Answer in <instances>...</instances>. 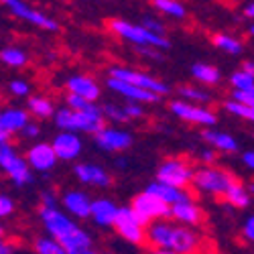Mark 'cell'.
Segmentation results:
<instances>
[{"label":"cell","instance_id":"74e56055","mask_svg":"<svg viewBox=\"0 0 254 254\" xmlns=\"http://www.w3.org/2000/svg\"><path fill=\"white\" fill-rule=\"evenodd\" d=\"M230 98H234V100H238L242 104H248L254 108V88L252 90H232Z\"/></svg>","mask_w":254,"mask_h":254},{"label":"cell","instance_id":"44dd1931","mask_svg":"<svg viewBox=\"0 0 254 254\" xmlns=\"http://www.w3.org/2000/svg\"><path fill=\"white\" fill-rule=\"evenodd\" d=\"M146 191H151L153 195L161 197L163 201L171 203V205L177 203V201H183V199H187V197H191V193H189L187 189L175 187V185H171V183H165V181H159V179H155V181H151L149 185H146Z\"/></svg>","mask_w":254,"mask_h":254},{"label":"cell","instance_id":"bcb514c9","mask_svg":"<svg viewBox=\"0 0 254 254\" xmlns=\"http://www.w3.org/2000/svg\"><path fill=\"white\" fill-rule=\"evenodd\" d=\"M244 18H248V20H254V0H252V2H248V4L244 6Z\"/></svg>","mask_w":254,"mask_h":254},{"label":"cell","instance_id":"8fae6325","mask_svg":"<svg viewBox=\"0 0 254 254\" xmlns=\"http://www.w3.org/2000/svg\"><path fill=\"white\" fill-rule=\"evenodd\" d=\"M0 4H4L12 16L25 20V23H31V25H35L39 29H45V31H51V33L59 31V25L55 23L53 18H49L47 14L31 8L25 0H0Z\"/></svg>","mask_w":254,"mask_h":254},{"label":"cell","instance_id":"7bdbcfd3","mask_svg":"<svg viewBox=\"0 0 254 254\" xmlns=\"http://www.w3.org/2000/svg\"><path fill=\"white\" fill-rule=\"evenodd\" d=\"M242 163H244L246 169L254 171V151H244L242 153Z\"/></svg>","mask_w":254,"mask_h":254},{"label":"cell","instance_id":"5bb4252c","mask_svg":"<svg viewBox=\"0 0 254 254\" xmlns=\"http://www.w3.org/2000/svg\"><path fill=\"white\" fill-rule=\"evenodd\" d=\"M108 88L112 90V92H116V94H120V96H124L128 102H146V104H155V102H159L163 96H159V94H155V92H151V90H144V88H138V86H134V83H130V81H124V79H118V77H108Z\"/></svg>","mask_w":254,"mask_h":254},{"label":"cell","instance_id":"c3c4849f","mask_svg":"<svg viewBox=\"0 0 254 254\" xmlns=\"http://www.w3.org/2000/svg\"><path fill=\"white\" fill-rule=\"evenodd\" d=\"M242 69L248 71L250 75H254V59H246V61L242 63Z\"/></svg>","mask_w":254,"mask_h":254},{"label":"cell","instance_id":"d6986e66","mask_svg":"<svg viewBox=\"0 0 254 254\" xmlns=\"http://www.w3.org/2000/svg\"><path fill=\"white\" fill-rule=\"evenodd\" d=\"M61 205L65 207L67 214L75 216V218H90L92 214V199L88 197V193L77 191V189H71L65 195L61 197Z\"/></svg>","mask_w":254,"mask_h":254},{"label":"cell","instance_id":"484cf974","mask_svg":"<svg viewBox=\"0 0 254 254\" xmlns=\"http://www.w3.org/2000/svg\"><path fill=\"white\" fill-rule=\"evenodd\" d=\"M191 75H193L195 81L203 83V86H220L222 83V71L216 65L205 63V61L193 63L191 65Z\"/></svg>","mask_w":254,"mask_h":254},{"label":"cell","instance_id":"8992f818","mask_svg":"<svg viewBox=\"0 0 254 254\" xmlns=\"http://www.w3.org/2000/svg\"><path fill=\"white\" fill-rule=\"evenodd\" d=\"M169 110H171L179 120L189 122V124H195L201 126V128H207V126H216L218 122V114L207 108L205 104H197V102H189V100H173L169 104Z\"/></svg>","mask_w":254,"mask_h":254},{"label":"cell","instance_id":"ffe728a7","mask_svg":"<svg viewBox=\"0 0 254 254\" xmlns=\"http://www.w3.org/2000/svg\"><path fill=\"white\" fill-rule=\"evenodd\" d=\"M201 138L205 140V144L214 146L218 153H236L240 149V142L236 140V136H232L230 132L224 130H214V126H207L201 132Z\"/></svg>","mask_w":254,"mask_h":254},{"label":"cell","instance_id":"603a6c76","mask_svg":"<svg viewBox=\"0 0 254 254\" xmlns=\"http://www.w3.org/2000/svg\"><path fill=\"white\" fill-rule=\"evenodd\" d=\"M65 86L71 94H77L81 98H88V100H96L100 98V86H98V81L90 75H71L67 81H65Z\"/></svg>","mask_w":254,"mask_h":254},{"label":"cell","instance_id":"f1b7e54d","mask_svg":"<svg viewBox=\"0 0 254 254\" xmlns=\"http://www.w3.org/2000/svg\"><path fill=\"white\" fill-rule=\"evenodd\" d=\"M153 6L159 12L171 16V18H177V20L187 16V8L183 6L181 0H153Z\"/></svg>","mask_w":254,"mask_h":254},{"label":"cell","instance_id":"ba28073f","mask_svg":"<svg viewBox=\"0 0 254 254\" xmlns=\"http://www.w3.org/2000/svg\"><path fill=\"white\" fill-rule=\"evenodd\" d=\"M0 169L10 177L14 185H27L33 181L29 161L20 157L10 142H0Z\"/></svg>","mask_w":254,"mask_h":254},{"label":"cell","instance_id":"d590c367","mask_svg":"<svg viewBox=\"0 0 254 254\" xmlns=\"http://www.w3.org/2000/svg\"><path fill=\"white\" fill-rule=\"evenodd\" d=\"M240 234H242V240H244L246 244L254 246V216H248V218L244 220Z\"/></svg>","mask_w":254,"mask_h":254},{"label":"cell","instance_id":"7a4b0ae2","mask_svg":"<svg viewBox=\"0 0 254 254\" xmlns=\"http://www.w3.org/2000/svg\"><path fill=\"white\" fill-rule=\"evenodd\" d=\"M41 222L49 236H53L67 254H92L94 240L83 228H79L65 211L57 205H41Z\"/></svg>","mask_w":254,"mask_h":254},{"label":"cell","instance_id":"f5cc1de1","mask_svg":"<svg viewBox=\"0 0 254 254\" xmlns=\"http://www.w3.org/2000/svg\"><path fill=\"white\" fill-rule=\"evenodd\" d=\"M2 236H4V228H2V226H0V238H2Z\"/></svg>","mask_w":254,"mask_h":254},{"label":"cell","instance_id":"ee69618b","mask_svg":"<svg viewBox=\"0 0 254 254\" xmlns=\"http://www.w3.org/2000/svg\"><path fill=\"white\" fill-rule=\"evenodd\" d=\"M23 132H25V136H29V138H35V136L39 134V126H37L35 122H29V124L25 126V130H23Z\"/></svg>","mask_w":254,"mask_h":254},{"label":"cell","instance_id":"e575fe53","mask_svg":"<svg viewBox=\"0 0 254 254\" xmlns=\"http://www.w3.org/2000/svg\"><path fill=\"white\" fill-rule=\"evenodd\" d=\"M102 110H104V116L108 118V120H112V122H118V124H120V122L130 120L128 114H126V110H124V108H118L116 104H104Z\"/></svg>","mask_w":254,"mask_h":254},{"label":"cell","instance_id":"816d5d0a","mask_svg":"<svg viewBox=\"0 0 254 254\" xmlns=\"http://www.w3.org/2000/svg\"><path fill=\"white\" fill-rule=\"evenodd\" d=\"M248 191L254 195V181H252V183H248Z\"/></svg>","mask_w":254,"mask_h":254},{"label":"cell","instance_id":"ac0fdd59","mask_svg":"<svg viewBox=\"0 0 254 254\" xmlns=\"http://www.w3.org/2000/svg\"><path fill=\"white\" fill-rule=\"evenodd\" d=\"M73 173H75L77 181H81L83 185L110 187V183H112L108 171H106V169H102L100 165H94V163H79V165H75Z\"/></svg>","mask_w":254,"mask_h":254},{"label":"cell","instance_id":"7dc6e473","mask_svg":"<svg viewBox=\"0 0 254 254\" xmlns=\"http://www.w3.org/2000/svg\"><path fill=\"white\" fill-rule=\"evenodd\" d=\"M10 136H12V132H10L8 128H4L2 124H0V142H8Z\"/></svg>","mask_w":254,"mask_h":254},{"label":"cell","instance_id":"d6a6232c","mask_svg":"<svg viewBox=\"0 0 254 254\" xmlns=\"http://www.w3.org/2000/svg\"><path fill=\"white\" fill-rule=\"evenodd\" d=\"M230 86L232 90H252L254 88V75L244 71L242 67L230 75Z\"/></svg>","mask_w":254,"mask_h":254},{"label":"cell","instance_id":"277c9868","mask_svg":"<svg viewBox=\"0 0 254 254\" xmlns=\"http://www.w3.org/2000/svg\"><path fill=\"white\" fill-rule=\"evenodd\" d=\"M238 177L228 171L224 167L218 165H201L195 169V175H193V187L197 189L199 193L203 195H211V197H224V193L232 187Z\"/></svg>","mask_w":254,"mask_h":254},{"label":"cell","instance_id":"7402d4cb","mask_svg":"<svg viewBox=\"0 0 254 254\" xmlns=\"http://www.w3.org/2000/svg\"><path fill=\"white\" fill-rule=\"evenodd\" d=\"M118 209L120 207L114 201L102 197V199L92 201V214H90V218L94 220V224H98L102 228H112L114 222H116V216H118Z\"/></svg>","mask_w":254,"mask_h":254},{"label":"cell","instance_id":"30bf717a","mask_svg":"<svg viewBox=\"0 0 254 254\" xmlns=\"http://www.w3.org/2000/svg\"><path fill=\"white\" fill-rule=\"evenodd\" d=\"M114 228L118 234L132 246H142L146 242V226L138 220V216L134 214V209L130 205L118 209Z\"/></svg>","mask_w":254,"mask_h":254},{"label":"cell","instance_id":"ab89813d","mask_svg":"<svg viewBox=\"0 0 254 254\" xmlns=\"http://www.w3.org/2000/svg\"><path fill=\"white\" fill-rule=\"evenodd\" d=\"M142 25L149 29V31H153V33H157V35H165V25H163V20H159V18H155V16H144V20H142Z\"/></svg>","mask_w":254,"mask_h":254},{"label":"cell","instance_id":"4316f807","mask_svg":"<svg viewBox=\"0 0 254 254\" xmlns=\"http://www.w3.org/2000/svg\"><path fill=\"white\" fill-rule=\"evenodd\" d=\"M211 43H214L216 49H220L228 55H240L244 51V41L230 35V33H216L211 37Z\"/></svg>","mask_w":254,"mask_h":254},{"label":"cell","instance_id":"83f0119b","mask_svg":"<svg viewBox=\"0 0 254 254\" xmlns=\"http://www.w3.org/2000/svg\"><path fill=\"white\" fill-rule=\"evenodd\" d=\"M27 110H29L33 116L43 118V120L55 116V106H53V102L47 100L45 96H33V98H29Z\"/></svg>","mask_w":254,"mask_h":254},{"label":"cell","instance_id":"f35d334b","mask_svg":"<svg viewBox=\"0 0 254 254\" xmlns=\"http://www.w3.org/2000/svg\"><path fill=\"white\" fill-rule=\"evenodd\" d=\"M197 159H199V163L201 165H211V163H216L218 161V151L214 149V146H205V149H201L199 153H197Z\"/></svg>","mask_w":254,"mask_h":254},{"label":"cell","instance_id":"7c38bea8","mask_svg":"<svg viewBox=\"0 0 254 254\" xmlns=\"http://www.w3.org/2000/svg\"><path fill=\"white\" fill-rule=\"evenodd\" d=\"M110 75L112 77H118V79H124V81H130V83H134V86H138V88L151 90V92H155L159 96H167L169 94V86H167V83L163 79L151 75V73H144V71H136V69H130V67L116 65V67L110 69Z\"/></svg>","mask_w":254,"mask_h":254},{"label":"cell","instance_id":"b9f144b4","mask_svg":"<svg viewBox=\"0 0 254 254\" xmlns=\"http://www.w3.org/2000/svg\"><path fill=\"white\" fill-rule=\"evenodd\" d=\"M142 102H128L124 106L126 114H128V118H142L144 116V110H142Z\"/></svg>","mask_w":254,"mask_h":254},{"label":"cell","instance_id":"e0dca14e","mask_svg":"<svg viewBox=\"0 0 254 254\" xmlns=\"http://www.w3.org/2000/svg\"><path fill=\"white\" fill-rule=\"evenodd\" d=\"M171 218L179 224L199 228L203 224V209L199 207V203L193 197H187V199L171 205Z\"/></svg>","mask_w":254,"mask_h":254},{"label":"cell","instance_id":"f6af8a7d","mask_svg":"<svg viewBox=\"0 0 254 254\" xmlns=\"http://www.w3.org/2000/svg\"><path fill=\"white\" fill-rule=\"evenodd\" d=\"M41 205H57V199L53 197V193H49V191H45V193H41Z\"/></svg>","mask_w":254,"mask_h":254},{"label":"cell","instance_id":"5b68a950","mask_svg":"<svg viewBox=\"0 0 254 254\" xmlns=\"http://www.w3.org/2000/svg\"><path fill=\"white\" fill-rule=\"evenodd\" d=\"M110 31L128 41L132 45H144V47H157V49H169L171 43L167 41L165 35H157L153 31H149L144 25H134V23H128V20H122V18H114L110 20Z\"/></svg>","mask_w":254,"mask_h":254},{"label":"cell","instance_id":"9a60e30c","mask_svg":"<svg viewBox=\"0 0 254 254\" xmlns=\"http://www.w3.org/2000/svg\"><path fill=\"white\" fill-rule=\"evenodd\" d=\"M27 161L31 165L33 171H39V173H47L57 165V153L53 149V144L49 142H37L33 144L29 153H27Z\"/></svg>","mask_w":254,"mask_h":254},{"label":"cell","instance_id":"836d02e7","mask_svg":"<svg viewBox=\"0 0 254 254\" xmlns=\"http://www.w3.org/2000/svg\"><path fill=\"white\" fill-rule=\"evenodd\" d=\"M67 106L73 110H100V106L96 100H88V98H81L77 94H71L67 96Z\"/></svg>","mask_w":254,"mask_h":254},{"label":"cell","instance_id":"3957f363","mask_svg":"<svg viewBox=\"0 0 254 254\" xmlns=\"http://www.w3.org/2000/svg\"><path fill=\"white\" fill-rule=\"evenodd\" d=\"M104 110H73V108H61L55 112L53 120L59 130H73V132H88L96 134L104 128Z\"/></svg>","mask_w":254,"mask_h":254},{"label":"cell","instance_id":"d4e9b609","mask_svg":"<svg viewBox=\"0 0 254 254\" xmlns=\"http://www.w3.org/2000/svg\"><path fill=\"white\" fill-rule=\"evenodd\" d=\"M29 114L31 112L23 108H6L0 112V124L10 132H23L25 126L29 124Z\"/></svg>","mask_w":254,"mask_h":254},{"label":"cell","instance_id":"4dcf8cb0","mask_svg":"<svg viewBox=\"0 0 254 254\" xmlns=\"http://www.w3.org/2000/svg\"><path fill=\"white\" fill-rule=\"evenodd\" d=\"M179 98L189 100V102H197V104H209L214 100L207 90L197 88V86H179Z\"/></svg>","mask_w":254,"mask_h":254},{"label":"cell","instance_id":"8d00e7d4","mask_svg":"<svg viewBox=\"0 0 254 254\" xmlns=\"http://www.w3.org/2000/svg\"><path fill=\"white\" fill-rule=\"evenodd\" d=\"M10 92L16 98H27L31 94V86H29V81H25V79H14V81H10Z\"/></svg>","mask_w":254,"mask_h":254},{"label":"cell","instance_id":"60d3db41","mask_svg":"<svg viewBox=\"0 0 254 254\" xmlns=\"http://www.w3.org/2000/svg\"><path fill=\"white\" fill-rule=\"evenodd\" d=\"M12 211H14V201H12L8 195L0 193V218H6V216H10Z\"/></svg>","mask_w":254,"mask_h":254},{"label":"cell","instance_id":"9c48e42d","mask_svg":"<svg viewBox=\"0 0 254 254\" xmlns=\"http://www.w3.org/2000/svg\"><path fill=\"white\" fill-rule=\"evenodd\" d=\"M193 175H195V169H193V165L189 163L187 159H183V157H171V159H165L159 165L155 179L165 181V183H171L175 187L187 189L189 185L193 183Z\"/></svg>","mask_w":254,"mask_h":254},{"label":"cell","instance_id":"cb8c5ba5","mask_svg":"<svg viewBox=\"0 0 254 254\" xmlns=\"http://www.w3.org/2000/svg\"><path fill=\"white\" fill-rule=\"evenodd\" d=\"M222 199L234 209H246L252 201V193L248 191V185H244L240 179H236L234 183H232V187L224 193Z\"/></svg>","mask_w":254,"mask_h":254},{"label":"cell","instance_id":"2e32d148","mask_svg":"<svg viewBox=\"0 0 254 254\" xmlns=\"http://www.w3.org/2000/svg\"><path fill=\"white\" fill-rule=\"evenodd\" d=\"M51 144H53V149H55L59 161H75L81 155V151H83V142L77 136V132H73V130L59 132L51 140Z\"/></svg>","mask_w":254,"mask_h":254},{"label":"cell","instance_id":"1f68e13d","mask_svg":"<svg viewBox=\"0 0 254 254\" xmlns=\"http://www.w3.org/2000/svg\"><path fill=\"white\" fill-rule=\"evenodd\" d=\"M35 252H39V254H67L65 248H63L53 236L37 238V242H35Z\"/></svg>","mask_w":254,"mask_h":254},{"label":"cell","instance_id":"f546056e","mask_svg":"<svg viewBox=\"0 0 254 254\" xmlns=\"http://www.w3.org/2000/svg\"><path fill=\"white\" fill-rule=\"evenodd\" d=\"M0 61L4 63V65H8V67H25L27 65V61H29V57H27V53L20 49V47H14V45H10V47H4L2 51H0Z\"/></svg>","mask_w":254,"mask_h":254},{"label":"cell","instance_id":"4fadbf2b","mask_svg":"<svg viewBox=\"0 0 254 254\" xmlns=\"http://www.w3.org/2000/svg\"><path fill=\"white\" fill-rule=\"evenodd\" d=\"M94 142L102 151L122 153V151H128L132 146V134L122 130V128H116V126H104L100 132L94 134Z\"/></svg>","mask_w":254,"mask_h":254},{"label":"cell","instance_id":"6da1fadb","mask_svg":"<svg viewBox=\"0 0 254 254\" xmlns=\"http://www.w3.org/2000/svg\"><path fill=\"white\" fill-rule=\"evenodd\" d=\"M146 242L163 254H193L201 250V236L191 226L169 220H155L146 226Z\"/></svg>","mask_w":254,"mask_h":254},{"label":"cell","instance_id":"52a82bcc","mask_svg":"<svg viewBox=\"0 0 254 254\" xmlns=\"http://www.w3.org/2000/svg\"><path fill=\"white\" fill-rule=\"evenodd\" d=\"M130 207L134 209V214L138 216V220L144 226H149L155 220H169L171 218V203L163 201L161 197L153 195L151 191H146V189L132 199Z\"/></svg>","mask_w":254,"mask_h":254},{"label":"cell","instance_id":"f907efd6","mask_svg":"<svg viewBox=\"0 0 254 254\" xmlns=\"http://www.w3.org/2000/svg\"><path fill=\"white\" fill-rule=\"evenodd\" d=\"M248 35H250V37H252V39H254V20H252V25H250V27H248Z\"/></svg>","mask_w":254,"mask_h":254},{"label":"cell","instance_id":"681fc988","mask_svg":"<svg viewBox=\"0 0 254 254\" xmlns=\"http://www.w3.org/2000/svg\"><path fill=\"white\" fill-rule=\"evenodd\" d=\"M10 252H14V248H12L10 244H6L2 238H0V254H10Z\"/></svg>","mask_w":254,"mask_h":254}]
</instances>
